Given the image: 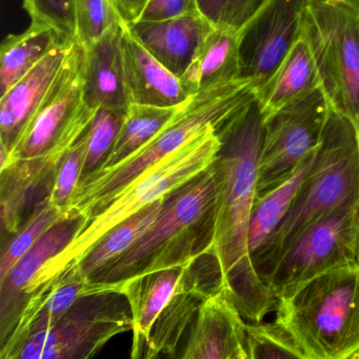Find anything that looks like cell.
I'll list each match as a JSON object with an SVG mask.
<instances>
[{
	"mask_svg": "<svg viewBox=\"0 0 359 359\" xmlns=\"http://www.w3.org/2000/svg\"><path fill=\"white\" fill-rule=\"evenodd\" d=\"M263 119L257 100L218 130L221 147L211 168L216 188L215 257L223 287L242 318L259 324L278 304L248 252L249 219L257 198Z\"/></svg>",
	"mask_w": 359,
	"mask_h": 359,
	"instance_id": "cell-1",
	"label": "cell"
},
{
	"mask_svg": "<svg viewBox=\"0 0 359 359\" xmlns=\"http://www.w3.org/2000/svg\"><path fill=\"white\" fill-rule=\"evenodd\" d=\"M215 221L216 188L210 166L169 194L151 227L128 250L89 278L91 292H118L133 278L191 265L210 251Z\"/></svg>",
	"mask_w": 359,
	"mask_h": 359,
	"instance_id": "cell-2",
	"label": "cell"
},
{
	"mask_svg": "<svg viewBox=\"0 0 359 359\" xmlns=\"http://www.w3.org/2000/svg\"><path fill=\"white\" fill-rule=\"evenodd\" d=\"M255 101L256 92L246 79L193 95L143 149L118 165L82 182L69 211H77L89 221L145 170L178 151L209 126L221 130Z\"/></svg>",
	"mask_w": 359,
	"mask_h": 359,
	"instance_id": "cell-3",
	"label": "cell"
},
{
	"mask_svg": "<svg viewBox=\"0 0 359 359\" xmlns=\"http://www.w3.org/2000/svg\"><path fill=\"white\" fill-rule=\"evenodd\" d=\"M218 130L215 126H209L126 185L100 212L86 222L84 229L63 252L44 266L27 290V303L69 271L112 228L208 170L221 149Z\"/></svg>",
	"mask_w": 359,
	"mask_h": 359,
	"instance_id": "cell-4",
	"label": "cell"
},
{
	"mask_svg": "<svg viewBox=\"0 0 359 359\" xmlns=\"http://www.w3.org/2000/svg\"><path fill=\"white\" fill-rule=\"evenodd\" d=\"M276 326L311 359H359V266L310 280L278 301Z\"/></svg>",
	"mask_w": 359,
	"mask_h": 359,
	"instance_id": "cell-5",
	"label": "cell"
},
{
	"mask_svg": "<svg viewBox=\"0 0 359 359\" xmlns=\"http://www.w3.org/2000/svg\"><path fill=\"white\" fill-rule=\"evenodd\" d=\"M358 198V130L349 120L332 111L318 157L290 211L252 259L259 278L308 226Z\"/></svg>",
	"mask_w": 359,
	"mask_h": 359,
	"instance_id": "cell-6",
	"label": "cell"
},
{
	"mask_svg": "<svg viewBox=\"0 0 359 359\" xmlns=\"http://www.w3.org/2000/svg\"><path fill=\"white\" fill-rule=\"evenodd\" d=\"M303 37L333 111L359 133V11L339 2L311 0Z\"/></svg>",
	"mask_w": 359,
	"mask_h": 359,
	"instance_id": "cell-7",
	"label": "cell"
},
{
	"mask_svg": "<svg viewBox=\"0 0 359 359\" xmlns=\"http://www.w3.org/2000/svg\"><path fill=\"white\" fill-rule=\"evenodd\" d=\"M358 200L308 226L261 280L278 301L318 276L358 264Z\"/></svg>",
	"mask_w": 359,
	"mask_h": 359,
	"instance_id": "cell-8",
	"label": "cell"
},
{
	"mask_svg": "<svg viewBox=\"0 0 359 359\" xmlns=\"http://www.w3.org/2000/svg\"><path fill=\"white\" fill-rule=\"evenodd\" d=\"M82 58L84 46L74 39L56 81L15 145L8 164L14 160L58 161L86 134L97 111L84 100Z\"/></svg>",
	"mask_w": 359,
	"mask_h": 359,
	"instance_id": "cell-9",
	"label": "cell"
},
{
	"mask_svg": "<svg viewBox=\"0 0 359 359\" xmlns=\"http://www.w3.org/2000/svg\"><path fill=\"white\" fill-rule=\"evenodd\" d=\"M332 111L320 88L263 121L257 196L290 178L322 147Z\"/></svg>",
	"mask_w": 359,
	"mask_h": 359,
	"instance_id": "cell-10",
	"label": "cell"
},
{
	"mask_svg": "<svg viewBox=\"0 0 359 359\" xmlns=\"http://www.w3.org/2000/svg\"><path fill=\"white\" fill-rule=\"evenodd\" d=\"M129 330L132 313L122 292L84 295L48 331L41 359H92L110 339Z\"/></svg>",
	"mask_w": 359,
	"mask_h": 359,
	"instance_id": "cell-11",
	"label": "cell"
},
{
	"mask_svg": "<svg viewBox=\"0 0 359 359\" xmlns=\"http://www.w3.org/2000/svg\"><path fill=\"white\" fill-rule=\"evenodd\" d=\"M310 1L270 0L238 33L242 78L256 94L303 37Z\"/></svg>",
	"mask_w": 359,
	"mask_h": 359,
	"instance_id": "cell-12",
	"label": "cell"
},
{
	"mask_svg": "<svg viewBox=\"0 0 359 359\" xmlns=\"http://www.w3.org/2000/svg\"><path fill=\"white\" fill-rule=\"evenodd\" d=\"M225 290L221 268L214 257L204 255L188 266L170 301L158 316L141 359L175 354L207 299Z\"/></svg>",
	"mask_w": 359,
	"mask_h": 359,
	"instance_id": "cell-13",
	"label": "cell"
},
{
	"mask_svg": "<svg viewBox=\"0 0 359 359\" xmlns=\"http://www.w3.org/2000/svg\"><path fill=\"white\" fill-rule=\"evenodd\" d=\"M86 222L88 219L77 211H67L0 280V346L16 328L27 306V290L37 274L73 242Z\"/></svg>",
	"mask_w": 359,
	"mask_h": 359,
	"instance_id": "cell-14",
	"label": "cell"
},
{
	"mask_svg": "<svg viewBox=\"0 0 359 359\" xmlns=\"http://www.w3.org/2000/svg\"><path fill=\"white\" fill-rule=\"evenodd\" d=\"M56 163L52 159L14 160L0 170V219L4 238L6 234L8 238L16 234L50 206Z\"/></svg>",
	"mask_w": 359,
	"mask_h": 359,
	"instance_id": "cell-15",
	"label": "cell"
},
{
	"mask_svg": "<svg viewBox=\"0 0 359 359\" xmlns=\"http://www.w3.org/2000/svg\"><path fill=\"white\" fill-rule=\"evenodd\" d=\"M74 39L42 59L0 99V170L56 81Z\"/></svg>",
	"mask_w": 359,
	"mask_h": 359,
	"instance_id": "cell-16",
	"label": "cell"
},
{
	"mask_svg": "<svg viewBox=\"0 0 359 359\" xmlns=\"http://www.w3.org/2000/svg\"><path fill=\"white\" fill-rule=\"evenodd\" d=\"M130 35L171 73L181 78L214 27L200 14L162 21H136Z\"/></svg>",
	"mask_w": 359,
	"mask_h": 359,
	"instance_id": "cell-17",
	"label": "cell"
},
{
	"mask_svg": "<svg viewBox=\"0 0 359 359\" xmlns=\"http://www.w3.org/2000/svg\"><path fill=\"white\" fill-rule=\"evenodd\" d=\"M119 25L105 36L84 46L81 78L84 100L91 109H107L126 115L130 100L126 92Z\"/></svg>",
	"mask_w": 359,
	"mask_h": 359,
	"instance_id": "cell-18",
	"label": "cell"
},
{
	"mask_svg": "<svg viewBox=\"0 0 359 359\" xmlns=\"http://www.w3.org/2000/svg\"><path fill=\"white\" fill-rule=\"evenodd\" d=\"M244 318L225 290L207 299L178 359H228L246 341Z\"/></svg>",
	"mask_w": 359,
	"mask_h": 359,
	"instance_id": "cell-19",
	"label": "cell"
},
{
	"mask_svg": "<svg viewBox=\"0 0 359 359\" xmlns=\"http://www.w3.org/2000/svg\"><path fill=\"white\" fill-rule=\"evenodd\" d=\"M124 79L130 104L179 107L191 95L181 78L158 62L124 27L122 37Z\"/></svg>",
	"mask_w": 359,
	"mask_h": 359,
	"instance_id": "cell-20",
	"label": "cell"
},
{
	"mask_svg": "<svg viewBox=\"0 0 359 359\" xmlns=\"http://www.w3.org/2000/svg\"><path fill=\"white\" fill-rule=\"evenodd\" d=\"M88 294L90 284L75 269L63 273L29 304L12 335L0 348V359H14L30 337L50 331L79 297Z\"/></svg>",
	"mask_w": 359,
	"mask_h": 359,
	"instance_id": "cell-21",
	"label": "cell"
},
{
	"mask_svg": "<svg viewBox=\"0 0 359 359\" xmlns=\"http://www.w3.org/2000/svg\"><path fill=\"white\" fill-rule=\"evenodd\" d=\"M187 267L152 272L120 287L118 292L126 297L132 313L131 359H141L158 316L172 297Z\"/></svg>",
	"mask_w": 359,
	"mask_h": 359,
	"instance_id": "cell-22",
	"label": "cell"
},
{
	"mask_svg": "<svg viewBox=\"0 0 359 359\" xmlns=\"http://www.w3.org/2000/svg\"><path fill=\"white\" fill-rule=\"evenodd\" d=\"M322 88L315 59L305 38L295 44L273 77L257 92L263 121L291 103Z\"/></svg>",
	"mask_w": 359,
	"mask_h": 359,
	"instance_id": "cell-23",
	"label": "cell"
},
{
	"mask_svg": "<svg viewBox=\"0 0 359 359\" xmlns=\"http://www.w3.org/2000/svg\"><path fill=\"white\" fill-rule=\"evenodd\" d=\"M181 79L191 96L242 79L238 34L213 29Z\"/></svg>",
	"mask_w": 359,
	"mask_h": 359,
	"instance_id": "cell-24",
	"label": "cell"
},
{
	"mask_svg": "<svg viewBox=\"0 0 359 359\" xmlns=\"http://www.w3.org/2000/svg\"><path fill=\"white\" fill-rule=\"evenodd\" d=\"M72 39L75 38L33 21L22 33L8 35L0 48V97L55 48Z\"/></svg>",
	"mask_w": 359,
	"mask_h": 359,
	"instance_id": "cell-25",
	"label": "cell"
},
{
	"mask_svg": "<svg viewBox=\"0 0 359 359\" xmlns=\"http://www.w3.org/2000/svg\"><path fill=\"white\" fill-rule=\"evenodd\" d=\"M320 149L312 153L290 178L267 194L257 196L251 211L247 234L251 262L271 240L288 215L303 182L315 162Z\"/></svg>",
	"mask_w": 359,
	"mask_h": 359,
	"instance_id": "cell-26",
	"label": "cell"
},
{
	"mask_svg": "<svg viewBox=\"0 0 359 359\" xmlns=\"http://www.w3.org/2000/svg\"><path fill=\"white\" fill-rule=\"evenodd\" d=\"M167 196L112 228L71 269H75L82 278L89 280L97 271L120 257L156 221Z\"/></svg>",
	"mask_w": 359,
	"mask_h": 359,
	"instance_id": "cell-27",
	"label": "cell"
},
{
	"mask_svg": "<svg viewBox=\"0 0 359 359\" xmlns=\"http://www.w3.org/2000/svg\"><path fill=\"white\" fill-rule=\"evenodd\" d=\"M181 105L158 107L131 104L107 163L101 170L118 165L143 149L173 119Z\"/></svg>",
	"mask_w": 359,
	"mask_h": 359,
	"instance_id": "cell-28",
	"label": "cell"
},
{
	"mask_svg": "<svg viewBox=\"0 0 359 359\" xmlns=\"http://www.w3.org/2000/svg\"><path fill=\"white\" fill-rule=\"evenodd\" d=\"M124 117L126 115L110 109H97L86 132V157L80 184L105 168Z\"/></svg>",
	"mask_w": 359,
	"mask_h": 359,
	"instance_id": "cell-29",
	"label": "cell"
},
{
	"mask_svg": "<svg viewBox=\"0 0 359 359\" xmlns=\"http://www.w3.org/2000/svg\"><path fill=\"white\" fill-rule=\"evenodd\" d=\"M244 347L248 359H311L276 325H247Z\"/></svg>",
	"mask_w": 359,
	"mask_h": 359,
	"instance_id": "cell-30",
	"label": "cell"
},
{
	"mask_svg": "<svg viewBox=\"0 0 359 359\" xmlns=\"http://www.w3.org/2000/svg\"><path fill=\"white\" fill-rule=\"evenodd\" d=\"M65 213L50 205L34 217L29 223L25 224L16 234L4 242L6 245L2 247L0 257V280L6 278V274L18 263L19 259Z\"/></svg>",
	"mask_w": 359,
	"mask_h": 359,
	"instance_id": "cell-31",
	"label": "cell"
},
{
	"mask_svg": "<svg viewBox=\"0 0 359 359\" xmlns=\"http://www.w3.org/2000/svg\"><path fill=\"white\" fill-rule=\"evenodd\" d=\"M270 0H196L198 13L214 29L238 34Z\"/></svg>",
	"mask_w": 359,
	"mask_h": 359,
	"instance_id": "cell-32",
	"label": "cell"
},
{
	"mask_svg": "<svg viewBox=\"0 0 359 359\" xmlns=\"http://www.w3.org/2000/svg\"><path fill=\"white\" fill-rule=\"evenodd\" d=\"M75 1V39L89 46L100 39L119 25L117 11L110 0H74Z\"/></svg>",
	"mask_w": 359,
	"mask_h": 359,
	"instance_id": "cell-33",
	"label": "cell"
},
{
	"mask_svg": "<svg viewBox=\"0 0 359 359\" xmlns=\"http://www.w3.org/2000/svg\"><path fill=\"white\" fill-rule=\"evenodd\" d=\"M86 157V134L70 147L56 163L51 205L65 213L69 211L81 181Z\"/></svg>",
	"mask_w": 359,
	"mask_h": 359,
	"instance_id": "cell-34",
	"label": "cell"
},
{
	"mask_svg": "<svg viewBox=\"0 0 359 359\" xmlns=\"http://www.w3.org/2000/svg\"><path fill=\"white\" fill-rule=\"evenodd\" d=\"M23 8L33 22L44 23L65 35L75 38L74 0H23Z\"/></svg>",
	"mask_w": 359,
	"mask_h": 359,
	"instance_id": "cell-35",
	"label": "cell"
},
{
	"mask_svg": "<svg viewBox=\"0 0 359 359\" xmlns=\"http://www.w3.org/2000/svg\"><path fill=\"white\" fill-rule=\"evenodd\" d=\"M196 12V0H148L137 21L168 20Z\"/></svg>",
	"mask_w": 359,
	"mask_h": 359,
	"instance_id": "cell-36",
	"label": "cell"
},
{
	"mask_svg": "<svg viewBox=\"0 0 359 359\" xmlns=\"http://www.w3.org/2000/svg\"><path fill=\"white\" fill-rule=\"evenodd\" d=\"M119 15L124 27L136 22L147 4L148 0H110Z\"/></svg>",
	"mask_w": 359,
	"mask_h": 359,
	"instance_id": "cell-37",
	"label": "cell"
},
{
	"mask_svg": "<svg viewBox=\"0 0 359 359\" xmlns=\"http://www.w3.org/2000/svg\"><path fill=\"white\" fill-rule=\"evenodd\" d=\"M248 356H247V350L246 347H244V344L242 346H240L231 356H230L228 359H247Z\"/></svg>",
	"mask_w": 359,
	"mask_h": 359,
	"instance_id": "cell-38",
	"label": "cell"
},
{
	"mask_svg": "<svg viewBox=\"0 0 359 359\" xmlns=\"http://www.w3.org/2000/svg\"><path fill=\"white\" fill-rule=\"evenodd\" d=\"M325 1L339 2V4H345V6L359 11V0H325Z\"/></svg>",
	"mask_w": 359,
	"mask_h": 359,
	"instance_id": "cell-39",
	"label": "cell"
},
{
	"mask_svg": "<svg viewBox=\"0 0 359 359\" xmlns=\"http://www.w3.org/2000/svg\"><path fill=\"white\" fill-rule=\"evenodd\" d=\"M358 139H359V133H358ZM359 202V198H358ZM356 261H358V264L359 266V221H358V251H356Z\"/></svg>",
	"mask_w": 359,
	"mask_h": 359,
	"instance_id": "cell-40",
	"label": "cell"
},
{
	"mask_svg": "<svg viewBox=\"0 0 359 359\" xmlns=\"http://www.w3.org/2000/svg\"><path fill=\"white\" fill-rule=\"evenodd\" d=\"M247 356H248V355H247ZM247 359H248V358H247Z\"/></svg>",
	"mask_w": 359,
	"mask_h": 359,
	"instance_id": "cell-41",
	"label": "cell"
}]
</instances>
